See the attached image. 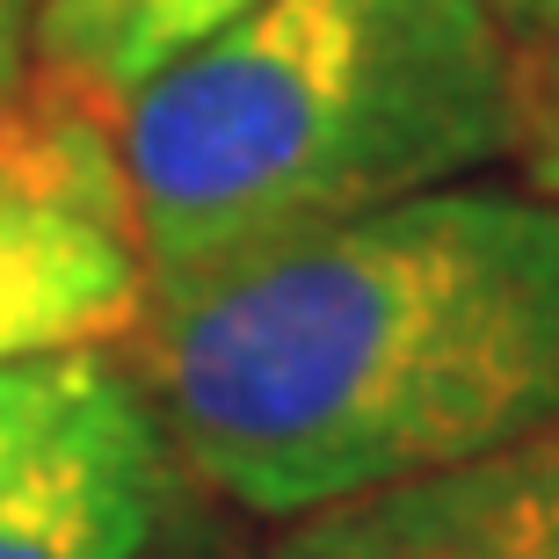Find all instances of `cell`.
I'll use <instances>...</instances> for the list:
<instances>
[{"label":"cell","mask_w":559,"mask_h":559,"mask_svg":"<svg viewBox=\"0 0 559 559\" xmlns=\"http://www.w3.org/2000/svg\"><path fill=\"white\" fill-rule=\"evenodd\" d=\"M175 465L262 523L559 429V204L443 182L145 290Z\"/></svg>","instance_id":"6da1fadb"},{"label":"cell","mask_w":559,"mask_h":559,"mask_svg":"<svg viewBox=\"0 0 559 559\" xmlns=\"http://www.w3.org/2000/svg\"><path fill=\"white\" fill-rule=\"evenodd\" d=\"M487 0H254L117 95L145 290L400 204L523 145Z\"/></svg>","instance_id":"7a4b0ae2"},{"label":"cell","mask_w":559,"mask_h":559,"mask_svg":"<svg viewBox=\"0 0 559 559\" xmlns=\"http://www.w3.org/2000/svg\"><path fill=\"white\" fill-rule=\"evenodd\" d=\"M145 312L117 103L37 73L0 103V371L109 349Z\"/></svg>","instance_id":"3957f363"},{"label":"cell","mask_w":559,"mask_h":559,"mask_svg":"<svg viewBox=\"0 0 559 559\" xmlns=\"http://www.w3.org/2000/svg\"><path fill=\"white\" fill-rule=\"evenodd\" d=\"M182 465L117 356L0 465V559H145L175 523Z\"/></svg>","instance_id":"277c9868"},{"label":"cell","mask_w":559,"mask_h":559,"mask_svg":"<svg viewBox=\"0 0 559 559\" xmlns=\"http://www.w3.org/2000/svg\"><path fill=\"white\" fill-rule=\"evenodd\" d=\"M270 559H559V429L306 509Z\"/></svg>","instance_id":"5b68a950"},{"label":"cell","mask_w":559,"mask_h":559,"mask_svg":"<svg viewBox=\"0 0 559 559\" xmlns=\"http://www.w3.org/2000/svg\"><path fill=\"white\" fill-rule=\"evenodd\" d=\"M240 8H254V0H139L131 22H124V37H117V51H109V66H103V95L117 103L124 87H139L153 66L189 51L204 29H218V22L240 15Z\"/></svg>","instance_id":"8992f818"},{"label":"cell","mask_w":559,"mask_h":559,"mask_svg":"<svg viewBox=\"0 0 559 559\" xmlns=\"http://www.w3.org/2000/svg\"><path fill=\"white\" fill-rule=\"evenodd\" d=\"M139 0H44L37 22V66L44 73H66V81L103 87V66L124 37V22Z\"/></svg>","instance_id":"52a82bcc"},{"label":"cell","mask_w":559,"mask_h":559,"mask_svg":"<svg viewBox=\"0 0 559 559\" xmlns=\"http://www.w3.org/2000/svg\"><path fill=\"white\" fill-rule=\"evenodd\" d=\"M95 356H103V349L44 356V364H8V371H0V465H8L44 421L59 415L66 400L81 393V378L95 371Z\"/></svg>","instance_id":"ba28073f"},{"label":"cell","mask_w":559,"mask_h":559,"mask_svg":"<svg viewBox=\"0 0 559 559\" xmlns=\"http://www.w3.org/2000/svg\"><path fill=\"white\" fill-rule=\"evenodd\" d=\"M523 160H531V189L559 204V66L531 81V103H523Z\"/></svg>","instance_id":"9c48e42d"},{"label":"cell","mask_w":559,"mask_h":559,"mask_svg":"<svg viewBox=\"0 0 559 559\" xmlns=\"http://www.w3.org/2000/svg\"><path fill=\"white\" fill-rule=\"evenodd\" d=\"M37 22H44V0H0V103L37 66Z\"/></svg>","instance_id":"30bf717a"},{"label":"cell","mask_w":559,"mask_h":559,"mask_svg":"<svg viewBox=\"0 0 559 559\" xmlns=\"http://www.w3.org/2000/svg\"><path fill=\"white\" fill-rule=\"evenodd\" d=\"M509 37H559V0H487Z\"/></svg>","instance_id":"8fae6325"},{"label":"cell","mask_w":559,"mask_h":559,"mask_svg":"<svg viewBox=\"0 0 559 559\" xmlns=\"http://www.w3.org/2000/svg\"><path fill=\"white\" fill-rule=\"evenodd\" d=\"M145 559H226V552H218V545H211V538H189L182 523H167V538L153 545V552H145Z\"/></svg>","instance_id":"7c38bea8"}]
</instances>
